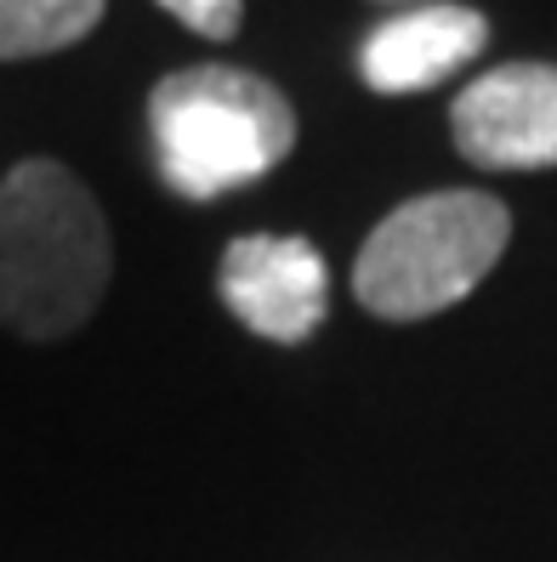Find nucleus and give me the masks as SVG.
<instances>
[{"label": "nucleus", "instance_id": "1", "mask_svg": "<svg viewBox=\"0 0 557 562\" xmlns=\"http://www.w3.org/2000/svg\"><path fill=\"white\" fill-rule=\"evenodd\" d=\"M114 279V239L91 188L57 159L0 177V324L23 341H63L91 324Z\"/></svg>", "mask_w": 557, "mask_h": 562}, {"label": "nucleus", "instance_id": "2", "mask_svg": "<svg viewBox=\"0 0 557 562\" xmlns=\"http://www.w3.org/2000/svg\"><path fill=\"white\" fill-rule=\"evenodd\" d=\"M148 131L166 188L182 200H222L297 148V109L274 80L227 63L177 69L148 91Z\"/></svg>", "mask_w": 557, "mask_h": 562}, {"label": "nucleus", "instance_id": "3", "mask_svg": "<svg viewBox=\"0 0 557 562\" xmlns=\"http://www.w3.org/2000/svg\"><path fill=\"white\" fill-rule=\"evenodd\" d=\"M512 216L495 193L478 188H438L404 200L392 216L376 222L353 261L358 307L387 324L433 318L489 279V268L506 256Z\"/></svg>", "mask_w": 557, "mask_h": 562}, {"label": "nucleus", "instance_id": "4", "mask_svg": "<svg viewBox=\"0 0 557 562\" xmlns=\"http://www.w3.org/2000/svg\"><path fill=\"white\" fill-rule=\"evenodd\" d=\"M455 148L478 171H546L557 165V69L501 63L449 103Z\"/></svg>", "mask_w": 557, "mask_h": 562}, {"label": "nucleus", "instance_id": "5", "mask_svg": "<svg viewBox=\"0 0 557 562\" xmlns=\"http://www.w3.org/2000/svg\"><path fill=\"white\" fill-rule=\"evenodd\" d=\"M216 290H222V307L234 313L250 336L279 341V347H302L324 324V307H331L324 256L297 234L234 239L222 250Z\"/></svg>", "mask_w": 557, "mask_h": 562}, {"label": "nucleus", "instance_id": "6", "mask_svg": "<svg viewBox=\"0 0 557 562\" xmlns=\"http://www.w3.org/2000/svg\"><path fill=\"white\" fill-rule=\"evenodd\" d=\"M483 41H489L483 12L455 7V0H421V7L392 12L387 23H376L365 35V46H358V80L381 97L433 91L455 69H467L483 52Z\"/></svg>", "mask_w": 557, "mask_h": 562}, {"label": "nucleus", "instance_id": "7", "mask_svg": "<svg viewBox=\"0 0 557 562\" xmlns=\"http://www.w3.org/2000/svg\"><path fill=\"white\" fill-rule=\"evenodd\" d=\"M109 0H0V63L46 57L86 41Z\"/></svg>", "mask_w": 557, "mask_h": 562}, {"label": "nucleus", "instance_id": "8", "mask_svg": "<svg viewBox=\"0 0 557 562\" xmlns=\"http://www.w3.org/2000/svg\"><path fill=\"white\" fill-rule=\"evenodd\" d=\"M177 23H188L193 35L205 41H234L239 35V18H245V0H159Z\"/></svg>", "mask_w": 557, "mask_h": 562}, {"label": "nucleus", "instance_id": "9", "mask_svg": "<svg viewBox=\"0 0 557 562\" xmlns=\"http://www.w3.org/2000/svg\"><path fill=\"white\" fill-rule=\"evenodd\" d=\"M381 7H404V0H381ZM415 7H421V0H415Z\"/></svg>", "mask_w": 557, "mask_h": 562}]
</instances>
